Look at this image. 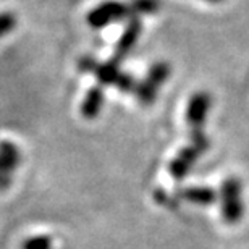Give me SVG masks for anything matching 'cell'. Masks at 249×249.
Listing matches in <instances>:
<instances>
[{"mask_svg": "<svg viewBox=\"0 0 249 249\" xmlns=\"http://www.w3.org/2000/svg\"><path fill=\"white\" fill-rule=\"evenodd\" d=\"M209 149V141L207 138L204 136L202 131H193V138H191V146H188L185 149H181L178 152V156L173 159L168 170H170V175L177 180H181L185 178L191 167L194 165V162L197 160L199 156L202 152H206Z\"/></svg>", "mask_w": 249, "mask_h": 249, "instance_id": "cell-2", "label": "cell"}, {"mask_svg": "<svg viewBox=\"0 0 249 249\" xmlns=\"http://www.w3.org/2000/svg\"><path fill=\"white\" fill-rule=\"evenodd\" d=\"M15 26H17V18H15V15L12 12L0 13V37L12 33Z\"/></svg>", "mask_w": 249, "mask_h": 249, "instance_id": "cell-12", "label": "cell"}, {"mask_svg": "<svg viewBox=\"0 0 249 249\" xmlns=\"http://www.w3.org/2000/svg\"><path fill=\"white\" fill-rule=\"evenodd\" d=\"M183 197L194 204H211L217 199V194L211 188H189L183 191Z\"/></svg>", "mask_w": 249, "mask_h": 249, "instance_id": "cell-10", "label": "cell"}, {"mask_svg": "<svg viewBox=\"0 0 249 249\" xmlns=\"http://www.w3.org/2000/svg\"><path fill=\"white\" fill-rule=\"evenodd\" d=\"M245 204L241 197V181L236 178H227L222 185V213L227 223L241 220Z\"/></svg>", "mask_w": 249, "mask_h": 249, "instance_id": "cell-4", "label": "cell"}, {"mask_svg": "<svg viewBox=\"0 0 249 249\" xmlns=\"http://www.w3.org/2000/svg\"><path fill=\"white\" fill-rule=\"evenodd\" d=\"M168 74H170V65L168 63L160 62L152 65L144 81L136 84V88H134V94L142 106H151L154 102L159 88H162V84L167 81Z\"/></svg>", "mask_w": 249, "mask_h": 249, "instance_id": "cell-3", "label": "cell"}, {"mask_svg": "<svg viewBox=\"0 0 249 249\" xmlns=\"http://www.w3.org/2000/svg\"><path fill=\"white\" fill-rule=\"evenodd\" d=\"M23 249H52L51 238H47V236L29 238V240L24 241Z\"/></svg>", "mask_w": 249, "mask_h": 249, "instance_id": "cell-13", "label": "cell"}, {"mask_svg": "<svg viewBox=\"0 0 249 249\" xmlns=\"http://www.w3.org/2000/svg\"><path fill=\"white\" fill-rule=\"evenodd\" d=\"M131 15L128 3L117 2V0H107L92 8L88 15V23L92 28H104L118 19H124Z\"/></svg>", "mask_w": 249, "mask_h": 249, "instance_id": "cell-5", "label": "cell"}, {"mask_svg": "<svg viewBox=\"0 0 249 249\" xmlns=\"http://www.w3.org/2000/svg\"><path fill=\"white\" fill-rule=\"evenodd\" d=\"M104 104V92L101 88H92L88 92V96L84 97L83 106H81V113L88 120H92L94 117L99 115Z\"/></svg>", "mask_w": 249, "mask_h": 249, "instance_id": "cell-8", "label": "cell"}, {"mask_svg": "<svg viewBox=\"0 0 249 249\" xmlns=\"http://www.w3.org/2000/svg\"><path fill=\"white\" fill-rule=\"evenodd\" d=\"M209 2H215L217 3V2H222V0H209Z\"/></svg>", "mask_w": 249, "mask_h": 249, "instance_id": "cell-14", "label": "cell"}, {"mask_svg": "<svg viewBox=\"0 0 249 249\" xmlns=\"http://www.w3.org/2000/svg\"><path fill=\"white\" fill-rule=\"evenodd\" d=\"M129 10H131L133 17L138 18V15H151L160 8V2L159 0H131Z\"/></svg>", "mask_w": 249, "mask_h": 249, "instance_id": "cell-11", "label": "cell"}, {"mask_svg": "<svg viewBox=\"0 0 249 249\" xmlns=\"http://www.w3.org/2000/svg\"><path fill=\"white\" fill-rule=\"evenodd\" d=\"M141 29H142V24H141V19L134 17L131 21L128 23L126 29L123 31V34L118 39V44L115 47V63H118L120 60H123L124 57L128 55L129 51L136 46L139 36H141Z\"/></svg>", "mask_w": 249, "mask_h": 249, "instance_id": "cell-7", "label": "cell"}, {"mask_svg": "<svg viewBox=\"0 0 249 249\" xmlns=\"http://www.w3.org/2000/svg\"><path fill=\"white\" fill-rule=\"evenodd\" d=\"M209 108H211V96H209L207 92H204V91L196 92L189 99L186 120L193 131H202Z\"/></svg>", "mask_w": 249, "mask_h": 249, "instance_id": "cell-6", "label": "cell"}, {"mask_svg": "<svg viewBox=\"0 0 249 249\" xmlns=\"http://www.w3.org/2000/svg\"><path fill=\"white\" fill-rule=\"evenodd\" d=\"M19 162V152L12 142H0V173H10Z\"/></svg>", "mask_w": 249, "mask_h": 249, "instance_id": "cell-9", "label": "cell"}, {"mask_svg": "<svg viewBox=\"0 0 249 249\" xmlns=\"http://www.w3.org/2000/svg\"><path fill=\"white\" fill-rule=\"evenodd\" d=\"M79 65L84 71H92L102 84H110V86H115L124 92H134V88H136L134 79L129 74L123 73L118 68V63L113 60L107 63H97L92 58H83Z\"/></svg>", "mask_w": 249, "mask_h": 249, "instance_id": "cell-1", "label": "cell"}]
</instances>
